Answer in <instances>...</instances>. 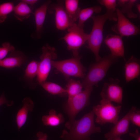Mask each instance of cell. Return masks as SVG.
Wrapping results in <instances>:
<instances>
[{"mask_svg": "<svg viewBox=\"0 0 140 140\" xmlns=\"http://www.w3.org/2000/svg\"><path fill=\"white\" fill-rule=\"evenodd\" d=\"M116 11L117 23L112 27V30L122 37L136 35L139 34V27L130 21L120 9H117Z\"/></svg>", "mask_w": 140, "mask_h": 140, "instance_id": "cell-10", "label": "cell"}, {"mask_svg": "<svg viewBox=\"0 0 140 140\" xmlns=\"http://www.w3.org/2000/svg\"><path fill=\"white\" fill-rule=\"evenodd\" d=\"M23 107L18 111L16 117V122L18 130L26 123L29 112L33 111L34 103L29 97H26L22 101Z\"/></svg>", "mask_w": 140, "mask_h": 140, "instance_id": "cell-16", "label": "cell"}, {"mask_svg": "<svg viewBox=\"0 0 140 140\" xmlns=\"http://www.w3.org/2000/svg\"><path fill=\"white\" fill-rule=\"evenodd\" d=\"M137 9L138 12H140V5L139 4H138L136 5Z\"/></svg>", "mask_w": 140, "mask_h": 140, "instance_id": "cell-35", "label": "cell"}, {"mask_svg": "<svg viewBox=\"0 0 140 140\" xmlns=\"http://www.w3.org/2000/svg\"><path fill=\"white\" fill-rule=\"evenodd\" d=\"M104 42L109 48L112 55L117 58L123 57L125 60L124 48L121 37L118 35L108 34Z\"/></svg>", "mask_w": 140, "mask_h": 140, "instance_id": "cell-14", "label": "cell"}, {"mask_svg": "<svg viewBox=\"0 0 140 140\" xmlns=\"http://www.w3.org/2000/svg\"><path fill=\"white\" fill-rule=\"evenodd\" d=\"M65 10L73 23L78 19L81 9L79 7L78 0H66L64 1Z\"/></svg>", "mask_w": 140, "mask_h": 140, "instance_id": "cell-20", "label": "cell"}, {"mask_svg": "<svg viewBox=\"0 0 140 140\" xmlns=\"http://www.w3.org/2000/svg\"><path fill=\"white\" fill-rule=\"evenodd\" d=\"M27 59L26 56L21 51L11 52L10 57L0 60V67L11 68L20 67Z\"/></svg>", "mask_w": 140, "mask_h": 140, "instance_id": "cell-15", "label": "cell"}, {"mask_svg": "<svg viewBox=\"0 0 140 140\" xmlns=\"http://www.w3.org/2000/svg\"><path fill=\"white\" fill-rule=\"evenodd\" d=\"M42 54L40 57L37 80L38 83L45 81L51 70L52 61L57 57L55 48L48 44L44 45L41 48Z\"/></svg>", "mask_w": 140, "mask_h": 140, "instance_id": "cell-8", "label": "cell"}, {"mask_svg": "<svg viewBox=\"0 0 140 140\" xmlns=\"http://www.w3.org/2000/svg\"><path fill=\"white\" fill-rule=\"evenodd\" d=\"M15 6L12 2H7L0 4V23L3 22L8 15L13 11Z\"/></svg>", "mask_w": 140, "mask_h": 140, "instance_id": "cell-25", "label": "cell"}, {"mask_svg": "<svg viewBox=\"0 0 140 140\" xmlns=\"http://www.w3.org/2000/svg\"><path fill=\"white\" fill-rule=\"evenodd\" d=\"M130 121L133 124L140 127V111L137 109L131 114L130 117Z\"/></svg>", "mask_w": 140, "mask_h": 140, "instance_id": "cell-29", "label": "cell"}, {"mask_svg": "<svg viewBox=\"0 0 140 140\" xmlns=\"http://www.w3.org/2000/svg\"><path fill=\"white\" fill-rule=\"evenodd\" d=\"M23 1L30 5L31 8L32 10L34 9L35 4L37 2V0H23Z\"/></svg>", "mask_w": 140, "mask_h": 140, "instance_id": "cell-33", "label": "cell"}, {"mask_svg": "<svg viewBox=\"0 0 140 140\" xmlns=\"http://www.w3.org/2000/svg\"><path fill=\"white\" fill-rule=\"evenodd\" d=\"M129 0H119L117 1V3L119 6L122 7Z\"/></svg>", "mask_w": 140, "mask_h": 140, "instance_id": "cell-34", "label": "cell"}, {"mask_svg": "<svg viewBox=\"0 0 140 140\" xmlns=\"http://www.w3.org/2000/svg\"><path fill=\"white\" fill-rule=\"evenodd\" d=\"M48 11L50 13H54L56 27L58 30H64L67 29L74 23L65 10L63 1L59 0L56 3L50 4Z\"/></svg>", "mask_w": 140, "mask_h": 140, "instance_id": "cell-9", "label": "cell"}, {"mask_svg": "<svg viewBox=\"0 0 140 140\" xmlns=\"http://www.w3.org/2000/svg\"><path fill=\"white\" fill-rule=\"evenodd\" d=\"M125 75L127 82L137 78L140 74V65L139 60L132 56L125 63Z\"/></svg>", "mask_w": 140, "mask_h": 140, "instance_id": "cell-17", "label": "cell"}, {"mask_svg": "<svg viewBox=\"0 0 140 140\" xmlns=\"http://www.w3.org/2000/svg\"><path fill=\"white\" fill-rule=\"evenodd\" d=\"M2 46V47H0V60L3 59L9 52L15 51L14 47L9 42L4 43Z\"/></svg>", "mask_w": 140, "mask_h": 140, "instance_id": "cell-27", "label": "cell"}, {"mask_svg": "<svg viewBox=\"0 0 140 140\" xmlns=\"http://www.w3.org/2000/svg\"><path fill=\"white\" fill-rule=\"evenodd\" d=\"M13 103V101H9L6 99L4 93H3L0 96V106L6 104L8 106H10L12 105Z\"/></svg>", "mask_w": 140, "mask_h": 140, "instance_id": "cell-30", "label": "cell"}, {"mask_svg": "<svg viewBox=\"0 0 140 140\" xmlns=\"http://www.w3.org/2000/svg\"><path fill=\"white\" fill-rule=\"evenodd\" d=\"M83 87L82 83L79 81H76L72 79H69L66 85V89L68 96V99L81 92Z\"/></svg>", "mask_w": 140, "mask_h": 140, "instance_id": "cell-22", "label": "cell"}, {"mask_svg": "<svg viewBox=\"0 0 140 140\" xmlns=\"http://www.w3.org/2000/svg\"><path fill=\"white\" fill-rule=\"evenodd\" d=\"M94 115L92 110L79 120L68 121L65 126L69 131L64 130L60 138L64 140H90L92 134L101 131L95 124Z\"/></svg>", "mask_w": 140, "mask_h": 140, "instance_id": "cell-1", "label": "cell"}, {"mask_svg": "<svg viewBox=\"0 0 140 140\" xmlns=\"http://www.w3.org/2000/svg\"><path fill=\"white\" fill-rule=\"evenodd\" d=\"M40 84L45 90L52 95H62L67 94L66 89L54 83L45 81Z\"/></svg>", "mask_w": 140, "mask_h": 140, "instance_id": "cell-23", "label": "cell"}, {"mask_svg": "<svg viewBox=\"0 0 140 140\" xmlns=\"http://www.w3.org/2000/svg\"><path fill=\"white\" fill-rule=\"evenodd\" d=\"M99 4L103 5L106 8L107 10H116L117 1L115 0H101L98 1Z\"/></svg>", "mask_w": 140, "mask_h": 140, "instance_id": "cell-28", "label": "cell"}, {"mask_svg": "<svg viewBox=\"0 0 140 140\" xmlns=\"http://www.w3.org/2000/svg\"><path fill=\"white\" fill-rule=\"evenodd\" d=\"M37 136L38 138L37 140H47L48 138L47 135L41 132H38L37 134Z\"/></svg>", "mask_w": 140, "mask_h": 140, "instance_id": "cell-32", "label": "cell"}, {"mask_svg": "<svg viewBox=\"0 0 140 140\" xmlns=\"http://www.w3.org/2000/svg\"><path fill=\"white\" fill-rule=\"evenodd\" d=\"M119 83L118 79H113L106 82L100 93L102 99L122 104L123 90Z\"/></svg>", "mask_w": 140, "mask_h": 140, "instance_id": "cell-11", "label": "cell"}, {"mask_svg": "<svg viewBox=\"0 0 140 140\" xmlns=\"http://www.w3.org/2000/svg\"><path fill=\"white\" fill-rule=\"evenodd\" d=\"M68 32L59 40H63L66 43L67 49L71 51L74 57L79 56V48L87 42L89 34L85 33L83 28L79 27L75 23L67 29Z\"/></svg>", "mask_w": 140, "mask_h": 140, "instance_id": "cell-5", "label": "cell"}, {"mask_svg": "<svg viewBox=\"0 0 140 140\" xmlns=\"http://www.w3.org/2000/svg\"><path fill=\"white\" fill-rule=\"evenodd\" d=\"M113 11L107 10L106 13L102 15L92 16L91 17L93 22L92 31L89 34L86 47L94 54L96 62L101 58L99 55L100 48L103 40V28L106 21L109 19L117 21L116 14Z\"/></svg>", "mask_w": 140, "mask_h": 140, "instance_id": "cell-2", "label": "cell"}, {"mask_svg": "<svg viewBox=\"0 0 140 140\" xmlns=\"http://www.w3.org/2000/svg\"><path fill=\"white\" fill-rule=\"evenodd\" d=\"M129 135L134 138L135 140H140V133L138 129H136L134 133L129 132Z\"/></svg>", "mask_w": 140, "mask_h": 140, "instance_id": "cell-31", "label": "cell"}, {"mask_svg": "<svg viewBox=\"0 0 140 140\" xmlns=\"http://www.w3.org/2000/svg\"><path fill=\"white\" fill-rule=\"evenodd\" d=\"M41 121L43 124L46 126L55 127L64 122L65 119L62 114H57L55 110L51 109L50 110L48 115L42 117Z\"/></svg>", "mask_w": 140, "mask_h": 140, "instance_id": "cell-18", "label": "cell"}, {"mask_svg": "<svg viewBox=\"0 0 140 140\" xmlns=\"http://www.w3.org/2000/svg\"><path fill=\"white\" fill-rule=\"evenodd\" d=\"M113 140H123L121 138V137H117L115 138Z\"/></svg>", "mask_w": 140, "mask_h": 140, "instance_id": "cell-36", "label": "cell"}, {"mask_svg": "<svg viewBox=\"0 0 140 140\" xmlns=\"http://www.w3.org/2000/svg\"><path fill=\"white\" fill-rule=\"evenodd\" d=\"M100 103L94 106L92 110L96 116V122L100 125L107 123L115 125L119 121L122 106H115L111 102L104 99H102Z\"/></svg>", "mask_w": 140, "mask_h": 140, "instance_id": "cell-4", "label": "cell"}, {"mask_svg": "<svg viewBox=\"0 0 140 140\" xmlns=\"http://www.w3.org/2000/svg\"><path fill=\"white\" fill-rule=\"evenodd\" d=\"M101 7L99 6H96L81 10L78 17V26L83 28L86 21L91 18L94 13H99L102 11Z\"/></svg>", "mask_w": 140, "mask_h": 140, "instance_id": "cell-21", "label": "cell"}, {"mask_svg": "<svg viewBox=\"0 0 140 140\" xmlns=\"http://www.w3.org/2000/svg\"><path fill=\"white\" fill-rule=\"evenodd\" d=\"M39 62L33 60L28 65L25 72L24 76L27 79L32 80L37 75L39 69Z\"/></svg>", "mask_w": 140, "mask_h": 140, "instance_id": "cell-24", "label": "cell"}, {"mask_svg": "<svg viewBox=\"0 0 140 140\" xmlns=\"http://www.w3.org/2000/svg\"><path fill=\"white\" fill-rule=\"evenodd\" d=\"M136 0H129L127 3L122 8L121 10L124 14L126 13L127 17L129 18H136L137 17V15L133 11L132 8L137 1Z\"/></svg>", "mask_w": 140, "mask_h": 140, "instance_id": "cell-26", "label": "cell"}, {"mask_svg": "<svg viewBox=\"0 0 140 140\" xmlns=\"http://www.w3.org/2000/svg\"><path fill=\"white\" fill-rule=\"evenodd\" d=\"M32 10L28 4L22 0L14 6L13 11L16 19L22 22L29 18L31 14L33 13Z\"/></svg>", "mask_w": 140, "mask_h": 140, "instance_id": "cell-19", "label": "cell"}, {"mask_svg": "<svg viewBox=\"0 0 140 140\" xmlns=\"http://www.w3.org/2000/svg\"><path fill=\"white\" fill-rule=\"evenodd\" d=\"M136 109V107L132 106L126 115L111 128L110 131L104 135V137L106 140H113L129 132L130 116L131 113Z\"/></svg>", "mask_w": 140, "mask_h": 140, "instance_id": "cell-12", "label": "cell"}, {"mask_svg": "<svg viewBox=\"0 0 140 140\" xmlns=\"http://www.w3.org/2000/svg\"><path fill=\"white\" fill-rule=\"evenodd\" d=\"M117 60V58L111 54L101 58L90 69L82 83L83 87L85 88L93 87L102 80L110 66Z\"/></svg>", "mask_w": 140, "mask_h": 140, "instance_id": "cell-3", "label": "cell"}, {"mask_svg": "<svg viewBox=\"0 0 140 140\" xmlns=\"http://www.w3.org/2000/svg\"><path fill=\"white\" fill-rule=\"evenodd\" d=\"M51 0L46 1L40 7L36 9L34 13L36 30L31 35V38L35 40L41 39L43 33V25Z\"/></svg>", "mask_w": 140, "mask_h": 140, "instance_id": "cell-13", "label": "cell"}, {"mask_svg": "<svg viewBox=\"0 0 140 140\" xmlns=\"http://www.w3.org/2000/svg\"><path fill=\"white\" fill-rule=\"evenodd\" d=\"M93 89V87L85 88L78 94L68 100L65 109L69 118V121L75 120L77 114L88 105Z\"/></svg>", "mask_w": 140, "mask_h": 140, "instance_id": "cell-7", "label": "cell"}, {"mask_svg": "<svg viewBox=\"0 0 140 140\" xmlns=\"http://www.w3.org/2000/svg\"><path fill=\"white\" fill-rule=\"evenodd\" d=\"M79 56L59 61L53 60L52 66L67 77H84L86 69L80 62Z\"/></svg>", "mask_w": 140, "mask_h": 140, "instance_id": "cell-6", "label": "cell"}]
</instances>
